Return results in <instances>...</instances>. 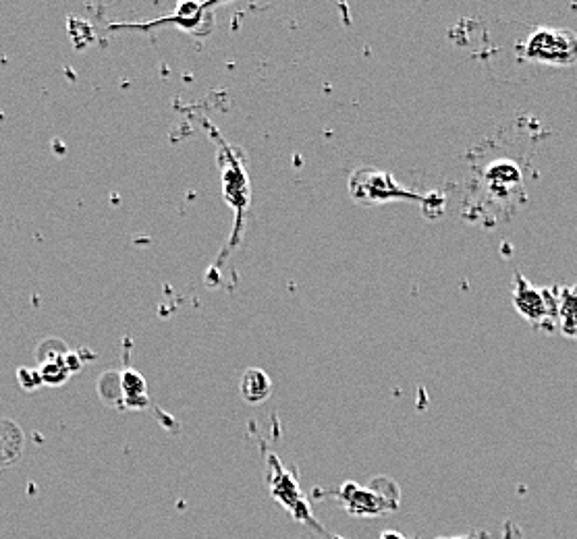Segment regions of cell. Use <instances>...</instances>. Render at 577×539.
I'll return each instance as SVG.
<instances>
[{
    "label": "cell",
    "mask_w": 577,
    "mask_h": 539,
    "mask_svg": "<svg viewBox=\"0 0 577 539\" xmlns=\"http://www.w3.org/2000/svg\"><path fill=\"white\" fill-rule=\"evenodd\" d=\"M519 54L532 63L571 67L577 63V34L565 27H538L521 42Z\"/></svg>",
    "instance_id": "obj_1"
},
{
    "label": "cell",
    "mask_w": 577,
    "mask_h": 539,
    "mask_svg": "<svg viewBox=\"0 0 577 539\" xmlns=\"http://www.w3.org/2000/svg\"><path fill=\"white\" fill-rule=\"evenodd\" d=\"M513 305L521 318H526L542 332L557 330V287L536 289L530 280L515 272L513 276Z\"/></svg>",
    "instance_id": "obj_2"
},
{
    "label": "cell",
    "mask_w": 577,
    "mask_h": 539,
    "mask_svg": "<svg viewBox=\"0 0 577 539\" xmlns=\"http://www.w3.org/2000/svg\"><path fill=\"white\" fill-rule=\"evenodd\" d=\"M349 191L353 195V200L360 204H382V202L397 200V197H405V200L420 202L424 206L428 204L426 197L403 189L393 179V175L380 173V170H370V168L355 170L349 179Z\"/></svg>",
    "instance_id": "obj_3"
},
{
    "label": "cell",
    "mask_w": 577,
    "mask_h": 539,
    "mask_svg": "<svg viewBox=\"0 0 577 539\" xmlns=\"http://www.w3.org/2000/svg\"><path fill=\"white\" fill-rule=\"evenodd\" d=\"M557 330L567 338H577V285L557 287Z\"/></svg>",
    "instance_id": "obj_4"
},
{
    "label": "cell",
    "mask_w": 577,
    "mask_h": 539,
    "mask_svg": "<svg viewBox=\"0 0 577 539\" xmlns=\"http://www.w3.org/2000/svg\"><path fill=\"white\" fill-rule=\"evenodd\" d=\"M223 177H225V191L229 202L237 206V212L241 214L243 208L247 206V197H250V187H247V179L243 168L237 166L235 158L231 156V152L225 154V168H223Z\"/></svg>",
    "instance_id": "obj_5"
},
{
    "label": "cell",
    "mask_w": 577,
    "mask_h": 539,
    "mask_svg": "<svg viewBox=\"0 0 577 539\" xmlns=\"http://www.w3.org/2000/svg\"><path fill=\"white\" fill-rule=\"evenodd\" d=\"M272 392V380L266 376V372L258 370V367H247L241 376V396L243 399L256 405L264 403Z\"/></svg>",
    "instance_id": "obj_6"
},
{
    "label": "cell",
    "mask_w": 577,
    "mask_h": 539,
    "mask_svg": "<svg viewBox=\"0 0 577 539\" xmlns=\"http://www.w3.org/2000/svg\"><path fill=\"white\" fill-rule=\"evenodd\" d=\"M486 177L490 181L492 187H513V185H519L521 183V177H519V170L513 162H494L488 170H486Z\"/></svg>",
    "instance_id": "obj_7"
},
{
    "label": "cell",
    "mask_w": 577,
    "mask_h": 539,
    "mask_svg": "<svg viewBox=\"0 0 577 539\" xmlns=\"http://www.w3.org/2000/svg\"><path fill=\"white\" fill-rule=\"evenodd\" d=\"M121 388L127 396V401H135V407H140V403H137V394H146V384H144V378L142 376H137L135 372H125L121 376Z\"/></svg>",
    "instance_id": "obj_8"
}]
</instances>
